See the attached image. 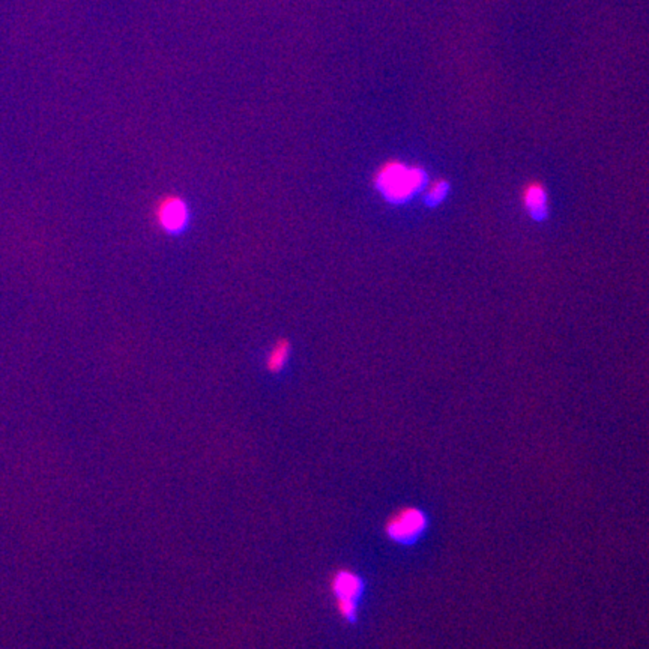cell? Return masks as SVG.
<instances>
[{"label":"cell","mask_w":649,"mask_h":649,"mask_svg":"<svg viewBox=\"0 0 649 649\" xmlns=\"http://www.w3.org/2000/svg\"><path fill=\"white\" fill-rule=\"evenodd\" d=\"M292 344L288 339L277 340L271 351L267 353V370L269 373H280L285 369L286 362L290 357Z\"/></svg>","instance_id":"6"},{"label":"cell","mask_w":649,"mask_h":649,"mask_svg":"<svg viewBox=\"0 0 649 649\" xmlns=\"http://www.w3.org/2000/svg\"><path fill=\"white\" fill-rule=\"evenodd\" d=\"M523 208L527 209L530 218L535 221H544L549 216L548 190L543 183H528L522 193Z\"/></svg>","instance_id":"4"},{"label":"cell","mask_w":649,"mask_h":649,"mask_svg":"<svg viewBox=\"0 0 649 649\" xmlns=\"http://www.w3.org/2000/svg\"><path fill=\"white\" fill-rule=\"evenodd\" d=\"M427 528L425 514L416 507H404L385 523V532L395 543H413Z\"/></svg>","instance_id":"2"},{"label":"cell","mask_w":649,"mask_h":649,"mask_svg":"<svg viewBox=\"0 0 649 649\" xmlns=\"http://www.w3.org/2000/svg\"><path fill=\"white\" fill-rule=\"evenodd\" d=\"M157 223L167 234H181L187 227L190 221V211H188L185 200L179 195H166L160 200L155 208Z\"/></svg>","instance_id":"3"},{"label":"cell","mask_w":649,"mask_h":649,"mask_svg":"<svg viewBox=\"0 0 649 649\" xmlns=\"http://www.w3.org/2000/svg\"><path fill=\"white\" fill-rule=\"evenodd\" d=\"M332 594L336 599L352 600L358 602L362 592V581L358 574L351 570H340L331 581Z\"/></svg>","instance_id":"5"},{"label":"cell","mask_w":649,"mask_h":649,"mask_svg":"<svg viewBox=\"0 0 649 649\" xmlns=\"http://www.w3.org/2000/svg\"><path fill=\"white\" fill-rule=\"evenodd\" d=\"M448 193H450L448 181L437 179L434 183H430L429 188L425 190V204L430 208L439 206L448 197Z\"/></svg>","instance_id":"7"},{"label":"cell","mask_w":649,"mask_h":649,"mask_svg":"<svg viewBox=\"0 0 649 649\" xmlns=\"http://www.w3.org/2000/svg\"><path fill=\"white\" fill-rule=\"evenodd\" d=\"M427 173L423 167L408 166L391 160L374 174V187L390 204H403L413 199L427 185Z\"/></svg>","instance_id":"1"},{"label":"cell","mask_w":649,"mask_h":649,"mask_svg":"<svg viewBox=\"0 0 649 649\" xmlns=\"http://www.w3.org/2000/svg\"><path fill=\"white\" fill-rule=\"evenodd\" d=\"M337 612L340 618H343L348 623H353L357 618L358 606L357 602L352 600L336 599Z\"/></svg>","instance_id":"8"}]
</instances>
